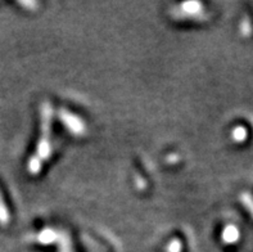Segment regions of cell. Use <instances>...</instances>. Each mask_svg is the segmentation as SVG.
<instances>
[{"label":"cell","instance_id":"6","mask_svg":"<svg viewBox=\"0 0 253 252\" xmlns=\"http://www.w3.org/2000/svg\"><path fill=\"white\" fill-rule=\"evenodd\" d=\"M246 138H247V131L243 126H238L233 130V139L235 142H243Z\"/></svg>","mask_w":253,"mask_h":252},{"label":"cell","instance_id":"3","mask_svg":"<svg viewBox=\"0 0 253 252\" xmlns=\"http://www.w3.org/2000/svg\"><path fill=\"white\" fill-rule=\"evenodd\" d=\"M202 4L196 3V1H189V3H183L179 6L177 12L181 13L180 17H198L202 13Z\"/></svg>","mask_w":253,"mask_h":252},{"label":"cell","instance_id":"7","mask_svg":"<svg viewBox=\"0 0 253 252\" xmlns=\"http://www.w3.org/2000/svg\"><path fill=\"white\" fill-rule=\"evenodd\" d=\"M9 221V214H8V210H6L5 204L3 202V198L0 196V223L6 224Z\"/></svg>","mask_w":253,"mask_h":252},{"label":"cell","instance_id":"4","mask_svg":"<svg viewBox=\"0 0 253 252\" xmlns=\"http://www.w3.org/2000/svg\"><path fill=\"white\" fill-rule=\"evenodd\" d=\"M35 237V240H38L40 243H50L55 241V237H58V233L55 230L46 228V229L42 230L40 233H38Z\"/></svg>","mask_w":253,"mask_h":252},{"label":"cell","instance_id":"1","mask_svg":"<svg viewBox=\"0 0 253 252\" xmlns=\"http://www.w3.org/2000/svg\"><path fill=\"white\" fill-rule=\"evenodd\" d=\"M50 122H51V107L48 102L42 104V133L38 142L35 156H32L29 161L27 169L32 175L40 171L44 162L51 152L50 146Z\"/></svg>","mask_w":253,"mask_h":252},{"label":"cell","instance_id":"8","mask_svg":"<svg viewBox=\"0 0 253 252\" xmlns=\"http://www.w3.org/2000/svg\"><path fill=\"white\" fill-rule=\"evenodd\" d=\"M181 247H183V245H181L180 240L175 238V240H172L170 243H169V246H167V252H180L181 251Z\"/></svg>","mask_w":253,"mask_h":252},{"label":"cell","instance_id":"9","mask_svg":"<svg viewBox=\"0 0 253 252\" xmlns=\"http://www.w3.org/2000/svg\"><path fill=\"white\" fill-rule=\"evenodd\" d=\"M242 202L246 204V207H247L248 210L251 211V214L253 215V201L252 198L250 197V195H246V193H244V195L242 196Z\"/></svg>","mask_w":253,"mask_h":252},{"label":"cell","instance_id":"5","mask_svg":"<svg viewBox=\"0 0 253 252\" xmlns=\"http://www.w3.org/2000/svg\"><path fill=\"white\" fill-rule=\"evenodd\" d=\"M222 238H224L225 242H234L239 238V232L234 225H229L222 232Z\"/></svg>","mask_w":253,"mask_h":252},{"label":"cell","instance_id":"2","mask_svg":"<svg viewBox=\"0 0 253 252\" xmlns=\"http://www.w3.org/2000/svg\"><path fill=\"white\" fill-rule=\"evenodd\" d=\"M59 120L63 122V125L67 128V130H70L72 133V135H84V133L86 131V126H85V122L81 120L79 116L71 113L67 109H59Z\"/></svg>","mask_w":253,"mask_h":252}]
</instances>
